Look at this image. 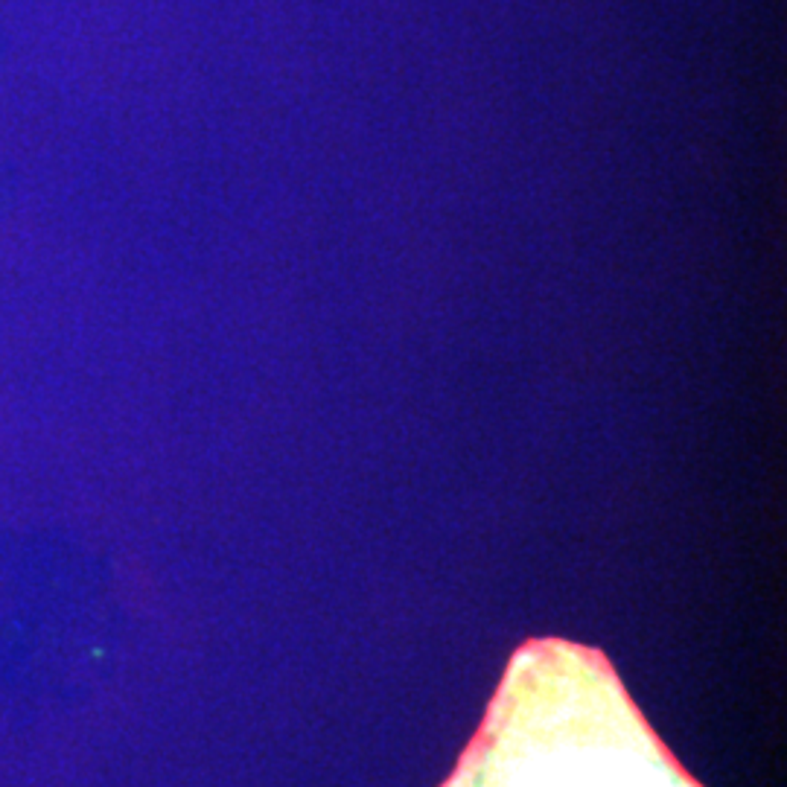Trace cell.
I'll return each mask as SVG.
<instances>
[{"label":"cell","instance_id":"1","mask_svg":"<svg viewBox=\"0 0 787 787\" xmlns=\"http://www.w3.org/2000/svg\"><path fill=\"white\" fill-rule=\"evenodd\" d=\"M443 787H703L598 647L531 639L510 656Z\"/></svg>","mask_w":787,"mask_h":787}]
</instances>
